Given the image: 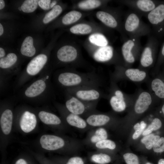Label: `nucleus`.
Here are the masks:
<instances>
[{"label":"nucleus","mask_w":164,"mask_h":164,"mask_svg":"<svg viewBox=\"0 0 164 164\" xmlns=\"http://www.w3.org/2000/svg\"><path fill=\"white\" fill-rule=\"evenodd\" d=\"M142 17L132 10L125 14L123 24V31L129 38H140L151 35L152 30L149 26L144 22Z\"/></svg>","instance_id":"obj_2"},{"label":"nucleus","mask_w":164,"mask_h":164,"mask_svg":"<svg viewBox=\"0 0 164 164\" xmlns=\"http://www.w3.org/2000/svg\"><path fill=\"white\" fill-rule=\"evenodd\" d=\"M164 62V42L162 44L158 56L155 64L153 68V73H157L161 65Z\"/></svg>","instance_id":"obj_35"},{"label":"nucleus","mask_w":164,"mask_h":164,"mask_svg":"<svg viewBox=\"0 0 164 164\" xmlns=\"http://www.w3.org/2000/svg\"><path fill=\"white\" fill-rule=\"evenodd\" d=\"M84 118L91 128L104 127L114 119L109 114L100 112L98 111L90 114Z\"/></svg>","instance_id":"obj_14"},{"label":"nucleus","mask_w":164,"mask_h":164,"mask_svg":"<svg viewBox=\"0 0 164 164\" xmlns=\"http://www.w3.org/2000/svg\"><path fill=\"white\" fill-rule=\"evenodd\" d=\"M38 2L37 0H25L21 6L22 11L26 13L34 12L37 8Z\"/></svg>","instance_id":"obj_33"},{"label":"nucleus","mask_w":164,"mask_h":164,"mask_svg":"<svg viewBox=\"0 0 164 164\" xmlns=\"http://www.w3.org/2000/svg\"><path fill=\"white\" fill-rule=\"evenodd\" d=\"M146 164H152L149 162H147V163H146Z\"/></svg>","instance_id":"obj_53"},{"label":"nucleus","mask_w":164,"mask_h":164,"mask_svg":"<svg viewBox=\"0 0 164 164\" xmlns=\"http://www.w3.org/2000/svg\"><path fill=\"white\" fill-rule=\"evenodd\" d=\"M51 74H41L24 89L23 95L26 99H38L52 90L50 84Z\"/></svg>","instance_id":"obj_4"},{"label":"nucleus","mask_w":164,"mask_h":164,"mask_svg":"<svg viewBox=\"0 0 164 164\" xmlns=\"http://www.w3.org/2000/svg\"><path fill=\"white\" fill-rule=\"evenodd\" d=\"M116 147V144L114 141L108 139L97 142L93 146L97 151H102L106 149L114 150Z\"/></svg>","instance_id":"obj_27"},{"label":"nucleus","mask_w":164,"mask_h":164,"mask_svg":"<svg viewBox=\"0 0 164 164\" xmlns=\"http://www.w3.org/2000/svg\"><path fill=\"white\" fill-rule=\"evenodd\" d=\"M163 64H164V63H163Z\"/></svg>","instance_id":"obj_54"},{"label":"nucleus","mask_w":164,"mask_h":164,"mask_svg":"<svg viewBox=\"0 0 164 164\" xmlns=\"http://www.w3.org/2000/svg\"><path fill=\"white\" fill-rule=\"evenodd\" d=\"M62 112L67 123L70 126L81 131L89 130L91 128L84 118L68 111L64 106H62Z\"/></svg>","instance_id":"obj_13"},{"label":"nucleus","mask_w":164,"mask_h":164,"mask_svg":"<svg viewBox=\"0 0 164 164\" xmlns=\"http://www.w3.org/2000/svg\"><path fill=\"white\" fill-rule=\"evenodd\" d=\"M15 164H27V163L24 159H21L18 160Z\"/></svg>","instance_id":"obj_43"},{"label":"nucleus","mask_w":164,"mask_h":164,"mask_svg":"<svg viewBox=\"0 0 164 164\" xmlns=\"http://www.w3.org/2000/svg\"><path fill=\"white\" fill-rule=\"evenodd\" d=\"M38 117L41 121L47 125H58L62 123L60 118L53 113L45 111H41L38 113Z\"/></svg>","instance_id":"obj_23"},{"label":"nucleus","mask_w":164,"mask_h":164,"mask_svg":"<svg viewBox=\"0 0 164 164\" xmlns=\"http://www.w3.org/2000/svg\"><path fill=\"white\" fill-rule=\"evenodd\" d=\"M17 60V56L15 53H9L5 56L0 58V67L3 69L10 68L16 63Z\"/></svg>","instance_id":"obj_26"},{"label":"nucleus","mask_w":164,"mask_h":164,"mask_svg":"<svg viewBox=\"0 0 164 164\" xmlns=\"http://www.w3.org/2000/svg\"><path fill=\"white\" fill-rule=\"evenodd\" d=\"M66 164H84L83 159L78 156H74L70 158Z\"/></svg>","instance_id":"obj_38"},{"label":"nucleus","mask_w":164,"mask_h":164,"mask_svg":"<svg viewBox=\"0 0 164 164\" xmlns=\"http://www.w3.org/2000/svg\"><path fill=\"white\" fill-rule=\"evenodd\" d=\"M90 159L92 162L97 164H107L111 161L109 155L99 151L92 154Z\"/></svg>","instance_id":"obj_25"},{"label":"nucleus","mask_w":164,"mask_h":164,"mask_svg":"<svg viewBox=\"0 0 164 164\" xmlns=\"http://www.w3.org/2000/svg\"><path fill=\"white\" fill-rule=\"evenodd\" d=\"M65 90V93L86 102L99 101L101 98H107L108 94L99 87L83 86Z\"/></svg>","instance_id":"obj_9"},{"label":"nucleus","mask_w":164,"mask_h":164,"mask_svg":"<svg viewBox=\"0 0 164 164\" xmlns=\"http://www.w3.org/2000/svg\"><path fill=\"white\" fill-rule=\"evenodd\" d=\"M148 81L149 91L158 99L164 101V69Z\"/></svg>","instance_id":"obj_16"},{"label":"nucleus","mask_w":164,"mask_h":164,"mask_svg":"<svg viewBox=\"0 0 164 164\" xmlns=\"http://www.w3.org/2000/svg\"><path fill=\"white\" fill-rule=\"evenodd\" d=\"M92 28L89 25L85 24H79L72 27L70 31L75 34H87L91 32Z\"/></svg>","instance_id":"obj_32"},{"label":"nucleus","mask_w":164,"mask_h":164,"mask_svg":"<svg viewBox=\"0 0 164 164\" xmlns=\"http://www.w3.org/2000/svg\"><path fill=\"white\" fill-rule=\"evenodd\" d=\"M81 16L82 14L80 12L77 11H72L63 17L62 22L64 25H69L78 21Z\"/></svg>","instance_id":"obj_28"},{"label":"nucleus","mask_w":164,"mask_h":164,"mask_svg":"<svg viewBox=\"0 0 164 164\" xmlns=\"http://www.w3.org/2000/svg\"><path fill=\"white\" fill-rule=\"evenodd\" d=\"M18 9L19 11H21L22 10L21 7H19L18 8Z\"/></svg>","instance_id":"obj_52"},{"label":"nucleus","mask_w":164,"mask_h":164,"mask_svg":"<svg viewBox=\"0 0 164 164\" xmlns=\"http://www.w3.org/2000/svg\"><path fill=\"white\" fill-rule=\"evenodd\" d=\"M89 131L86 137L82 141L84 145L93 147L97 142L108 139V132L104 127L93 128Z\"/></svg>","instance_id":"obj_18"},{"label":"nucleus","mask_w":164,"mask_h":164,"mask_svg":"<svg viewBox=\"0 0 164 164\" xmlns=\"http://www.w3.org/2000/svg\"><path fill=\"white\" fill-rule=\"evenodd\" d=\"M144 130L141 128L135 130L132 136V138L134 139L138 138L143 132Z\"/></svg>","instance_id":"obj_41"},{"label":"nucleus","mask_w":164,"mask_h":164,"mask_svg":"<svg viewBox=\"0 0 164 164\" xmlns=\"http://www.w3.org/2000/svg\"><path fill=\"white\" fill-rule=\"evenodd\" d=\"M123 157L126 164H139L138 158L134 154L126 153L123 155Z\"/></svg>","instance_id":"obj_36"},{"label":"nucleus","mask_w":164,"mask_h":164,"mask_svg":"<svg viewBox=\"0 0 164 164\" xmlns=\"http://www.w3.org/2000/svg\"><path fill=\"white\" fill-rule=\"evenodd\" d=\"M101 4V2L99 0H87L79 2L78 6L81 9H91L99 7Z\"/></svg>","instance_id":"obj_34"},{"label":"nucleus","mask_w":164,"mask_h":164,"mask_svg":"<svg viewBox=\"0 0 164 164\" xmlns=\"http://www.w3.org/2000/svg\"><path fill=\"white\" fill-rule=\"evenodd\" d=\"M154 152L157 153L164 151V138H160L153 147Z\"/></svg>","instance_id":"obj_37"},{"label":"nucleus","mask_w":164,"mask_h":164,"mask_svg":"<svg viewBox=\"0 0 164 164\" xmlns=\"http://www.w3.org/2000/svg\"><path fill=\"white\" fill-rule=\"evenodd\" d=\"M143 47L140 38H128L125 40L121 47V53L124 66L131 67L139 59Z\"/></svg>","instance_id":"obj_7"},{"label":"nucleus","mask_w":164,"mask_h":164,"mask_svg":"<svg viewBox=\"0 0 164 164\" xmlns=\"http://www.w3.org/2000/svg\"><path fill=\"white\" fill-rule=\"evenodd\" d=\"M36 123V116L30 111H25L21 117L20 127L22 131L25 133H29L34 129Z\"/></svg>","instance_id":"obj_20"},{"label":"nucleus","mask_w":164,"mask_h":164,"mask_svg":"<svg viewBox=\"0 0 164 164\" xmlns=\"http://www.w3.org/2000/svg\"><path fill=\"white\" fill-rule=\"evenodd\" d=\"M162 124L160 120L157 118H154L150 124L153 129V131L159 129L161 127Z\"/></svg>","instance_id":"obj_40"},{"label":"nucleus","mask_w":164,"mask_h":164,"mask_svg":"<svg viewBox=\"0 0 164 164\" xmlns=\"http://www.w3.org/2000/svg\"><path fill=\"white\" fill-rule=\"evenodd\" d=\"M5 52L4 49L2 47L0 48V58H1L5 57Z\"/></svg>","instance_id":"obj_44"},{"label":"nucleus","mask_w":164,"mask_h":164,"mask_svg":"<svg viewBox=\"0 0 164 164\" xmlns=\"http://www.w3.org/2000/svg\"><path fill=\"white\" fill-rule=\"evenodd\" d=\"M58 60L64 63H70L75 61L78 55L76 49L70 45H66L61 47L56 54Z\"/></svg>","instance_id":"obj_19"},{"label":"nucleus","mask_w":164,"mask_h":164,"mask_svg":"<svg viewBox=\"0 0 164 164\" xmlns=\"http://www.w3.org/2000/svg\"><path fill=\"white\" fill-rule=\"evenodd\" d=\"M47 56L44 54H39L34 57L28 63L25 73L22 74L18 80L21 85L31 78L38 74L47 61Z\"/></svg>","instance_id":"obj_11"},{"label":"nucleus","mask_w":164,"mask_h":164,"mask_svg":"<svg viewBox=\"0 0 164 164\" xmlns=\"http://www.w3.org/2000/svg\"><path fill=\"white\" fill-rule=\"evenodd\" d=\"M62 8L60 5H55L46 14L43 19V22L44 24L48 23L58 16L62 12Z\"/></svg>","instance_id":"obj_30"},{"label":"nucleus","mask_w":164,"mask_h":164,"mask_svg":"<svg viewBox=\"0 0 164 164\" xmlns=\"http://www.w3.org/2000/svg\"><path fill=\"white\" fill-rule=\"evenodd\" d=\"M20 52L23 55L29 57H32L35 54L36 50L32 37L28 36L25 38L22 44Z\"/></svg>","instance_id":"obj_24"},{"label":"nucleus","mask_w":164,"mask_h":164,"mask_svg":"<svg viewBox=\"0 0 164 164\" xmlns=\"http://www.w3.org/2000/svg\"><path fill=\"white\" fill-rule=\"evenodd\" d=\"M107 98L114 111L120 112L125 111L128 103H132L134 94H127L118 86L117 83L110 80V84Z\"/></svg>","instance_id":"obj_5"},{"label":"nucleus","mask_w":164,"mask_h":164,"mask_svg":"<svg viewBox=\"0 0 164 164\" xmlns=\"http://www.w3.org/2000/svg\"><path fill=\"white\" fill-rule=\"evenodd\" d=\"M5 6L4 1L3 0H0V9H3Z\"/></svg>","instance_id":"obj_47"},{"label":"nucleus","mask_w":164,"mask_h":164,"mask_svg":"<svg viewBox=\"0 0 164 164\" xmlns=\"http://www.w3.org/2000/svg\"><path fill=\"white\" fill-rule=\"evenodd\" d=\"M114 55L113 47L110 46L101 47L94 53L93 57L97 61L107 62L112 59Z\"/></svg>","instance_id":"obj_21"},{"label":"nucleus","mask_w":164,"mask_h":164,"mask_svg":"<svg viewBox=\"0 0 164 164\" xmlns=\"http://www.w3.org/2000/svg\"><path fill=\"white\" fill-rule=\"evenodd\" d=\"M160 138L159 135H155L154 134H150L144 136L141 141L142 143L145 145L147 149H150L153 148Z\"/></svg>","instance_id":"obj_31"},{"label":"nucleus","mask_w":164,"mask_h":164,"mask_svg":"<svg viewBox=\"0 0 164 164\" xmlns=\"http://www.w3.org/2000/svg\"><path fill=\"white\" fill-rule=\"evenodd\" d=\"M13 115L12 111L7 109L3 111L0 118V125L3 133L8 135L12 128Z\"/></svg>","instance_id":"obj_22"},{"label":"nucleus","mask_w":164,"mask_h":164,"mask_svg":"<svg viewBox=\"0 0 164 164\" xmlns=\"http://www.w3.org/2000/svg\"><path fill=\"white\" fill-rule=\"evenodd\" d=\"M158 164H164V159H159Z\"/></svg>","instance_id":"obj_51"},{"label":"nucleus","mask_w":164,"mask_h":164,"mask_svg":"<svg viewBox=\"0 0 164 164\" xmlns=\"http://www.w3.org/2000/svg\"><path fill=\"white\" fill-rule=\"evenodd\" d=\"M56 3V2L55 1H53L50 5V8H53L54 6H55Z\"/></svg>","instance_id":"obj_49"},{"label":"nucleus","mask_w":164,"mask_h":164,"mask_svg":"<svg viewBox=\"0 0 164 164\" xmlns=\"http://www.w3.org/2000/svg\"><path fill=\"white\" fill-rule=\"evenodd\" d=\"M65 107L70 112L84 118L90 114L97 111L96 107L98 101L86 102L67 93H65Z\"/></svg>","instance_id":"obj_8"},{"label":"nucleus","mask_w":164,"mask_h":164,"mask_svg":"<svg viewBox=\"0 0 164 164\" xmlns=\"http://www.w3.org/2000/svg\"><path fill=\"white\" fill-rule=\"evenodd\" d=\"M54 77L57 84L65 90L83 86L100 87L103 84L102 77L94 71L82 73L73 70L64 71L55 74Z\"/></svg>","instance_id":"obj_1"},{"label":"nucleus","mask_w":164,"mask_h":164,"mask_svg":"<svg viewBox=\"0 0 164 164\" xmlns=\"http://www.w3.org/2000/svg\"><path fill=\"white\" fill-rule=\"evenodd\" d=\"M40 142L42 147L49 150H57L65 147L66 143L62 137L55 135H45L40 138Z\"/></svg>","instance_id":"obj_15"},{"label":"nucleus","mask_w":164,"mask_h":164,"mask_svg":"<svg viewBox=\"0 0 164 164\" xmlns=\"http://www.w3.org/2000/svg\"><path fill=\"white\" fill-rule=\"evenodd\" d=\"M153 131V129L150 124L148 127L143 132L142 135L144 136L148 135L150 134Z\"/></svg>","instance_id":"obj_42"},{"label":"nucleus","mask_w":164,"mask_h":164,"mask_svg":"<svg viewBox=\"0 0 164 164\" xmlns=\"http://www.w3.org/2000/svg\"><path fill=\"white\" fill-rule=\"evenodd\" d=\"M50 0H40L39 1L38 5L41 9L46 10L50 8Z\"/></svg>","instance_id":"obj_39"},{"label":"nucleus","mask_w":164,"mask_h":164,"mask_svg":"<svg viewBox=\"0 0 164 164\" xmlns=\"http://www.w3.org/2000/svg\"><path fill=\"white\" fill-rule=\"evenodd\" d=\"M160 113H162L164 115V102L162 104L161 108V111H160Z\"/></svg>","instance_id":"obj_50"},{"label":"nucleus","mask_w":164,"mask_h":164,"mask_svg":"<svg viewBox=\"0 0 164 164\" xmlns=\"http://www.w3.org/2000/svg\"><path fill=\"white\" fill-rule=\"evenodd\" d=\"M4 32L3 28L1 23L0 24V36H1Z\"/></svg>","instance_id":"obj_48"},{"label":"nucleus","mask_w":164,"mask_h":164,"mask_svg":"<svg viewBox=\"0 0 164 164\" xmlns=\"http://www.w3.org/2000/svg\"><path fill=\"white\" fill-rule=\"evenodd\" d=\"M89 39L91 43L101 47L107 46L108 44L106 38L104 36L100 33H94L91 35Z\"/></svg>","instance_id":"obj_29"},{"label":"nucleus","mask_w":164,"mask_h":164,"mask_svg":"<svg viewBox=\"0 0 164 164\" xmlns=\"http://www.w3.org/2000/svg\"><path fill=\"white\" fill-rule=\"evenodd\" d=\"M149 77L148 70L138 67H126L118 65L111 74L110 80L117 83L119 81L124 80L138 83L147 81Z\"/></svg>","instance_id":"obj_3"},{"label":"nucleus","mask_w":164,"mask_h":164,"mask_svg":"<svg viewBox=\"0 0 164 164\" xmlns=\"http://www.w3.org/2000/svg\"><path fill=\"white\" fill-rule=\"evenodd\" d=\"M97 18L106 26L110 28L118 29L124 37L125 40L128 38L123 29V24L113 14L108 12L99 11L96 13Z\"/></svg>","instance_id":"obj_17"},{"label":"nucleus","mask_w":164,"mask_h":164,"mask_svg":"<svg viewBox=\"0 0 164 164\" xmlns=\"http://www.w3.org/2000/svg\"><path fill=\"white\" fill-rule=\"evenodd\" d=\"M140 128H141L140 124V123H138L135 124L134 126V128L135 131Z\"/></svg>","instance_id":"obj_46"},{"label":"nucleus","mask_w":164,"mask_h":164,"mask_svg":"<svg viewBox=\"0 0 164 164\" xmlns=\"http://www.w3.org/2000/svg\"><path fill=\"white\" fill-rule=\"evenodd\" d=\"M159 45L157 37L154 35L149 36L140 55L138 68L148 70L154 67L157 60Z\"/></svg>","instance_id":"obj_6"},{"label":"nucleus","mask_w":164,"mask_h":164,"mask_svg":"<svg viewBox=\"0 0 164 164\" xmlns=\"http://www.w3.org/2000/svg\"><path fill=\"white\" fill-rule=\"evenodd\" d=\"M151 25L153 35L157 38L164 36V0L145 16Z\"/></svg>","instance_id":"obj_10"},{"label":"nucleus","mask_w":164,"mask_h":164,"mask_svg":"<svg viewBox=\"0 0 164 164\" xmlns=\"http://www.w3.org/2000/svg\"><path fill=\"white\" fill-rule=\"evenodd\" d=\"M141 128L144 130L146 126V124L144 121H142L140 123Z\"/></svg>","instance_id":"obj_45"},{"label":"nucleus","mask_w":164,"mask_h":164,"mask_svg":"<svg viewBox=\"0 0 164 164\" xmlns=\"http://www.w3.org/2000/svg\"><path fill=\"white\" fill-rule=\"evenodd\" d=\"M161 1L157 0H125L121 1V2L141 17H145Z\"/></svg>","instance_id":"obj_12"}]
</instances>
